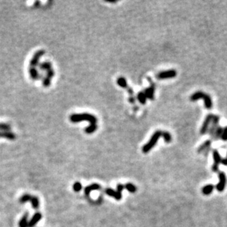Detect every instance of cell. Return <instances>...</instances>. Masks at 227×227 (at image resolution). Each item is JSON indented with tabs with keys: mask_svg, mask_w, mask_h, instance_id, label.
I'll return each mask as SVG.
<instances>
[{
	"mask_svg": "<svg viewBox=\"0 0 227 227\" xmlns=\"http://www.w3.org/2000/svg\"><path fill=\"white\" fill-rule=\"evenodd\" d=\"M146 99H147V98H146L144 92H140V93H138V94H137V100H138L140 103L143 104V105L146 104Z\"/></svg>",
	"mask_w": 227,
	"mask_h": 227,
	"instance_id": "cell-23",
	"label": "cell"
},
{
	"mask_svg": "<svg viewBox=\"0 0 227 227\" xmlns=\"http://www.w3.org/2000/svg\"><path fill=\"white\" fill-rule=\"evenodd\" d=\"M214 189V186L213 185H207L202 188V193L204 195H210Z\"/></svg>",
	"mask_w": 227,
	"mask_h": 227,
	"instance_id": "cell-19",
	"label": "cell"
},
{
	"mask_svg": "<svg viewBox=\"0 0 227 227\" xmlns=\"http://www.w3.org/2000/svg\"><path fill=\"white\" fill-rule=\"evenodd\" d=\"M44 54H45L44 50H38V51H37L36 52L33 54L32 59H31L30 61H29V67L36 68V66H38V64H39V61L40 60H41V57H42Z\"/></svg>",
	"mask_w": 227,
	"mask_h": 227,
	"instance_id": "cell-4",
	"label": "cell"
},
{
	"mask_svg": "<svg viewBox=\"0 0 227 227\" xmlns=\"http://www.w3.org/2000/svg\"><path fill=\"white\" fill-rule=\"evenodd\" d=\"M221 163L223 165L227 166V156H226V158L223 159V160H221Z\"/></svg>",
	"mask_w": 227,
	"mask_h": 227,
	"instance_id": "cell-33",
	"label": "cell"
},
{
	"mask_svg": "<svg viewBox=\"0 0 227 227\" xmlns=\"http://www.w3.org/2000/svg\"><path fill=\"white\" fill-rule=\"evenodd\" d=\"M0 130L2 132H10V126L7 124L0 123Z\"/></svg>",
	"mask_w": 227,
	"mask_h": 227,
	"instance_id": "cell-28",
	"label": "cell"
},
{
	"mask_svg": "<svg viewBox=\"0 0 227 227\" xmlns=\"http://www.w3.org/2000/svg\"><path fill=\"white\" fill-rule=\"evenodd\" d=\"M0 137L9 139V140H14L16 138V135L14 133L11 132H0Z\"/></svg>",
	"mask_w": 227,
	"mask_h": 227,
	"instance_id": "cell-17",
	"label": "cell"
},
{
	"mask_svg": "<svg viewBox=\"0 0 227 227\" xmlns=\"http://www.w3.org/2000/svg\"><path fill=\"white\" fill-rule=\"evenodd\" d=\"M28 216H29L28 213H25L24 216L21 218V219L19 221V227H28Z\"/></svg>",
	"mask_w": 227,
	"mask_h": 227,
	"instance_id": "cell-20",
	"label": "cell"
},
{
	"mask_svg": "<svg viewBox=\"0 0 227 227\" xmlns=\"http://www.w3.org/2000/svg\"><path fill=\"white\" fill-rule=\"evenodd\" d=\"M221 139L224 141H226L227 140V127H225L223 130V133H222L221 135Z\"/></svg>",
	"mask_w": 227,
	"mask_h": 227,
	"instance_id": "cell-31",
	"label": "cell"
},
{
	"mask_svg": "<svg viewBox=\"0 0 227 227\" xmlns=\"http://www.w3.org/2000/svg\"><path fill=\"white\" fill-rule=\"evenodd\" d=\"M38 68L40 70L43 71V72H46L49 70V69H52V64L49 62H43V63H40L38 64Z\"/></svg>",
	"mask_w": 227,
	"mask_h": 227,
	"instance_id": "cell-14",
	"label": "cell"
},
{
	"mask_svg": "<svg viewBox=\"0 0 227 227\" xmlns=\"http://www.w3.org/2000/svg\"><path fill=\"white\" fill-rule=\"evenodd\" d=\"M29 74L30 76L31 79L33 80H38L39 79V75L40 73L38 72V69L36 68L29 67Z\"/></svg>",
	"mask_w": 227,
	"mask_h": 227,
	"instance_id": "cell-12",
	"label": "cell"
},
{
	"mask_svg": "<svg viewBox=\"0 0 227 227\" xmlns=\"http://www.w3.org/2000/svg\"><path fill=\"white\" fill-rule=\"evenodd\" d=\"M82 188V186L81 183H79V182H75V183L74 184L73 189H74V190L75 191V192H79V191L81 190Z\"/></svg>",
	"mask_w": 227,
	"mask_h": 227,
	"instance_id": "cell-29",
	"label": "cell"
},
{
	"mask_svg": "<svg viewBox=\"0 0 227 227\" xmlns=\"http://www.w3.org/2000/svg\"><path fill=\"white\" fill-rule=\"evenodd\" d=\"M51 80H52L51 79H49V77H47V76L45 75L42 79L43 85H44L45 87H49L50 84H51Z\"/></svg>",
	"mask_w": 227,
	"mask_h": 227,
	"instance_id": "cell-27",
	"label": "cell"
},
{
	"mask_svg": "<svg viewBox=\"0 0 227 227\" xmlns=\"http://www.w3.org/2000/svg\"><path fill=\"white\" fill-rule=\"evenodd\" d=\"M176 72L173 69L171 70L165 71V72H160L157 76V79H171L174 78L176 76Z\"/></svg>",
	"mask_w": 227,
	"mask_h": 227,
	"instance_id": "cell-5",
	"label": "cell"
},
{
	"mask_svg": "<svg viewBox=\"0 0 227 227\" xmlns=\"http://www.w3.org/2000/svg\"><path fill=\"white\" fill-rule=\"evenodd\" d=\"M70 121L72 123H77L80 121H87L90 122V125L87 127V131L89 132H95L97 130V118L92 114L87 113H79V114H72L70 116Z\"/></svg>",
	"mask_w": 227,
	"mask_h": 227,
	"instance_id": "cell-1",
	"label": "cell"
},
{
	"mask_svg": "<svg viewBox=\"0 0 227 227\" xmlns=\"http://www.w3.org/2000/svg\"><path fill=\"white\" fill-rule=\"evenodd\" d=\"M226 185V176L225 173L221 172L219 173V183L216 185V189L219 192H222L224 190L225 187Z\"/></svg>",
	"mask_w": 227,
	"mask_h": 227,
	"instance_id": "cell-6",
	"label": "cell"
},
{
	"mask_svg": "<svg viewBox=\"0 0 227 227\" xmlns=\"http://www.w3.org/2000/svg\"><path fill=\"white\" fill-rule=\"evenodd\" d=\"M213 116H214V115H213V114H210V115H208L207 117H206L205 120H204V123H203L202 127H201V131H200V133H201V135L207 132V130H208L209 125H210V123L212 122V120H213Z\"/></svg>",
	"mask_w": 227,
	"mask_h": 227,
	"instance_id": "cell-8",
	"label": "cell"
},
{
	"mask_svg": "<svg viewBox=\"0 0 227 227\" xmlns=\"http://www.w3.org/2000/svg\"><path fill=\"white\" fill-rule=\"evenodd\" d=\"M100 189L101 186L99 185H98V184H92V185H89V186L86 187L84 188V193L87 195H88L92 190H98Z\"/></svg>",
	"mask_w": 227,
	"mask_h": 227,
	"instance_id": "cell-13",
	"label": "cell"
},
{
	"mask_svg": "<svg viewBox=\"0 0 227 227\" xmlns=\"http://www.w3.org/2000/svg\"><path fill=\"white\" fill-rule=\"evenodd\" d=\"M145 95H146L147 99L153 100L154 98V86L151 85L148 88H146L144 91Z\"/></svg>",
	"mask_w": 227,
	"mask_h": 227,
	"instance_id": "cell-15",
	"label": "cell"
},
{
	"mask_svg": "<svg viewBox=\"0 0 227 227\" xmlns=\"http://www.w3.org/2000/svg\"><path fill=\"white\" fill-rule=\"evenodd\" d=\"M205 93L202 91H197L195 93H194L192 96H190V100L192 102H195V101L198 100L200 99H202L203 96H204Z\"/></svg>",
	"mask_w": 227,
	"mask_h": 227,
	"instance_id": "cell-18",
	"label": "cell"
},
{
	"mask_svg": "<svg viewBox=\"0 0 227 227\" xmlns=\"http://www.w3.org/2000/svg\"><path fill=\"white\" fill-rule=\"evenodd\" d=\"M219 120H220L219 116H218V115H214V116H213V120H212V127L210 130V134L212 136H213L215 131H216V130L217 129Z\"/></svg>",
	"mask_w": 227,
	"mask_h": 227,
	"instance_id": "cell-9",
	"label": "cell"
},
{
	"mask_svg": "<svg viewBox=\"0 0 227 227\" xmlns=\"http://www.w3.org/2000/svg\"><path fill=\"white\" fill-rule=\"evenodd\" d=\"M117 83H118V85L121 87H127V80L124 77H120L117 80Z\"/></svg>",
	"mask_w": 227,
	"mask_h": 227,
	"instance_id": "cell-25",
	"label": "cell"
},
{
	"mask_svg": "<svg viewBox=\"0 0 227 227\" xmlns=\"http://www.w3.org/2000/svg\"><path fill=\"white\" fill-rule=\"evenodd\" d=\"M213 159H214V164L213 166V170L214 172H217L218 170V167L220 163H221V157L220 154L217 150L213 151Z\"/></svg>",
	"mask_w": 227,
	"mask_h": 227,
	"instance_id": "cell-7",
	"label": "cell"
},
{
	"mask_svg": "<svg viewBox=\"0 0 227 227\" xmlns=\"http://www.w3.org/2000/svg\"><path fill=\"white\" fill-rule=\"evenodd\" d=\"M210 145H211V140H207V141L204 142V143H202V144L199 146V148H198V152H202V151H204L205 149H207V148L210 147Z\"/></svg>",
	"mask_w": 227,
	"mask_h": 227,
	"instance_id": "cell-21",
	"label": "cell"
},
{
	"mask_svg": "<svg viewBox=\"0 0 227 227\" xmlns=\"http://www.w3.org/2000/svg\"><path fill=\"white\" fill-rule=\"evenodd\" d=\"M124 188H125L126 189H127V190H128L129 192H130V193H135V192H136V190H137V188H136V187L131 183L126 184V185L124 186Z\"/></svg>",
	"mask_w": 227,
	"mask_h": 227,
	"instance_id": "cell-26",
	"label": "cell"
},
{
	"mask_svg": "<svg viewBox=\"0 0 227 227\" xmlns=\"http://www.w3.org/2000/svg\"><path fill=\"white\" fill-rule=\"evenodd\" d=\"M46 76H47V77H49V78L51 79H52L53 77H54V69H49V70L47 71V75H46Z\"/></svg>",
	"mask_w": 227,
	"mask_h": 227,
	"instance_id": "cell-30",
	"label": "cell"
},
{
	"mask_svg": "<svg viewBox=\"0 0 227 227\" xmlns=\"http://www.w3.org/2000/svg\"><path fill=\"white\" fill-rule=\"evenodd\" d=\"M42 216L40 213H36L33 216V217L32 218V219L30 220V221L28 223V227H32L35 226L37 223H38L39 221H41Z\"/></svg>",
	"mask_w": 227,
	"mask_h": 227,
	"instance_id": "cell-11",
	"label": "cell"
},
{
	"mask_svg": "<svg viewBox=\"0 0 227 227\" xmlns=\"http://www.w3.org/2000/svg\"><path fill=\"white\" fill-rule=\"evenodd\" d=\"M105 192H106V193L108 195L113 197V198H115V199L118 200V201L122 198V195H121V193H118V191L113 190L110 189V188H107V189H106Z\"/></svg>",
	"mask_w": 227,
	"mask_h": 227,
	"instance_id": "cell-10",
	"label": "cell"
},
{
	"mask_svg": "<svg viewBox=\"0 0 227 227\" xmlns=\"http://www.w3.org/2000/svg\"><path fill=\"white\" fill-rule=\"evenodd\" d=\"M124 186L123 185H121V184H118V185H117V191H118V193H121L123 191V190L124 189Z\"/></svg>",
	"mask_w": 227,
	"mask_h": 227,
	"instance_id": "cell-32",
	"label": "cell"
},
{
	"mask_svg": "<svg viewBox=\"0 0 227 227\" xmlns=\"http://www.w3.org/2000/svg\"><path fill=\"white\" fill-rule=\"evenodd\" d=\"M162 132H163L160 131V130H158V131H156L153 134V135L151 136L149 141L148 142L146 145L143 146V149H142L143 153H145V154H146V153H148L151 149H153V147H154V146L156 145V143H157V141H158V140L160 139V137L162 136Z\"/></svg>",
	"mask_w": 227,
	"mask_h": 227,
	"instance_id": "cell-2",
	"label": "cell"
},
{
	"mask_svg": "<svg viewBox=\"0 0 227 227\" xmlns=\"http://www.w3.org/2000/svg\"><path fill=\"white\" fill-rule=\"evenodd\" d=\"M19 201L21 204H24L26 201H30L34 209H38L39 207V200H38V198L36 196H32L29 194H24V195H22L20 198Z\"/></svg>",
	"mask_w": 227,
	"mask_h": 227,
	"instance_id": "cell-3",
	"label": "cell"
},
{
	"mask_svg": "<svg viewBox=\"0 0 227 227\" xmlns=\"http://www.w3.org/2000/svg\"><path fill=\"white\" fill-rule=\"evenodd\" d=\"M223 129L222 128V127H218L217 129L216 130V131H215L214 135H213V136H214V138L217 139V140L219 138H221V135H222V133H223Z\"/></svg>",
	"mask_w": 227,
	"mask_h": 227,
	"instance_id": "cell-22",
	"label": "cell"
},
{
	"mask_svg": "<svg viewBox=\"0 0 227 227\" xmlns=\"http://www.w3.org/2000/svg\"><path fill=\"white\" fill-rule=\"evenodd\" d=\"M162 136L163 137V138H164L165 141L166 142V143H170V141H171L172 140V137H171V135H170V133L168 132H162Z\"/></svg>",
	"mask_w": 227,
	"mask_h": 227,
	"instance_id": "cell-24",
	"label": "cell"
},
{
	"mask_svg": "<svg viewBox=\"0 0 227 227\" xmlns=\"http://www.w3.org/2000/svg\"><path fill=\"white\" fill-rule=\"evenodd\" d=\"M204 99V105H205V107L207 109H211L213 107V102H212V99L208 94L205 93L204 96L202 98Z\"/></svg>",
	"mask_w": 227,
	"mask_h": 227,
	"instance_id": "cell-16",
	"label": "cell"
}]
</instances>
